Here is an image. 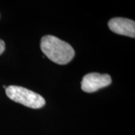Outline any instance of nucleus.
Instances as JSON below:
<instances>
[{"label":"nucleus","mask_w":135,"mask_h":135,"mask_svg":"<svg viewBox=\"0 0 135 135\" xmlns=\"http://www.w3.org/2000/svg\"><path fill=\"white\" fill-rule=\"evenodd\" d=\"M5 42H4L2 40H1V39H0V55L5 51Z\"/></svg>","instance_id":"nucleus-5"},{"label":"nucleus","mask_w":135,"mask_h":135,"mask_svg":"<svg viewBox=\"0 0 135 135\" xmlns=\"http://www.w3.org/2000/svg\"><path fill=\"white\" fill-rule=\"evenodd\" d=\"M112 83L109 74H101L98 73H89L83 77L81 89L83 92L92 93L98 89L108 86Z\"/></svg>","instance_id":"nucleus-3"},{"label":"nucleus","mask_w":135,"mask_h":135,"mask_svg":"<svg viewBox=\"0 0 135 135\" xmlns=\"http://www.w3.org/2000/svg\"><path fill=\"white\" fill-rule=\"evenodd\" d=\"M41 49L44 54L58 65H66L74 56V50L67 42L53 35H45L41 40Z\"/></svg>","instance_id":"nucleus-1"},{"label":"nucleus","mask_w":135,"mask_h":135,"mask_svg":"<svg viewBox=\"0 0 135 135\" xmlns=\"http://www.w3.org/2000/svg\"><path fill=\"white\" fill-rule=\"evenodd\" d=\"M108 26L114 33L131 38L135 37V22L132 20L115 17L108 22Z\"/></svg>","instance_id":"nucleus-4"},{"label":"nucleus","mask_w":135,"mask_h":135,"mask_svg":"<svg viewBox=\"0 0 135 135\" xmlns=\"http://www.w3.org/2000/svg\"><path fill=\"white\" fill-rule=\"evenodd\" d=\"M5 92L11 100L30 108L39 109L45 105L43 97L24 87L9 86L6 87Z\"/></svg>","instance_id":"nucleus-2"}]
</instances>
